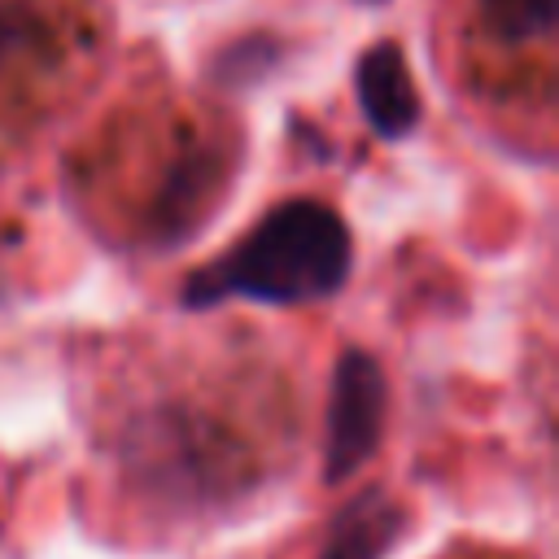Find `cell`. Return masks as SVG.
Segmentation results:
<instances>
[{"label": "cell", "mask_w": 559, "mask_h": 559, "mask_svg": "<svg viewBox=\"0 0 559 559\" xmlns=\"http://www.w3.org/2000/svg\"><path fill=\"white\" fill-rule=\"evenodd\" d=\"M349 275V231L336 210L319 201H284L271 210L253 236L231 253L188 280V306H210L223 297L249 301H319L332 297Z\"/></svg>", "instance_id": "obj_1"}, {"label": "cell", "mask_w": 559, "mask_h": 559, "mask_svg": "<svg viewBox=\"0 0 559 559\" xmlns=\"http://www.w3.org/2000/svg\"><path fill=\"white\" fill-rule=\"evenodd\" d=\"M380 424H384V376L371 354L345 349L336 362L332 411H328V480H345L376 454Z\"/></svg>", "instance_id": "obj_2"}, {"label": "cell", "mask_w": 559, "mask_h": 559, "mask_svg": "<svg viewBox=\"0 0 559 559\" xmlns=\"http://www.w3.org/2000/svg\"><path fill=\"white\" fill-rule=\"evenodd\" d=\"M358 100L380 135H406L419 118V96L397 44H376L358 61Z\"/></svg>", "instance_id": "obj_3"}, {"label": "cell", "mask_w": 559, "mask_h": 559, "mask_svg": "<svg viewBox=\"0 0 559 559\" xmlns=\"http://www.w3.org/2000/svg\"><path fill=\"white\" fill-rule=\"evenodd\" d=\"M402 524H406L402 507L389 502L380 489H367L336 511L319 559H384V550L397 542Z\"/></svg>", "instance_id": "obj_4"}, {"label": "cell", "mask_w": 559, "mask_h": 559, "mask_svg": "<svg viewBox=\"0 0 559 559\" xmlns=\"http://www.w3.org/2000/svg\"><path fill=\"white\" fill-rule=\"evenodd\" d=\"M223 188V175H218V157L214 153H192L175 166V175L166 179V188L157 192V205H153V227L166 236V240H179L188 236L201 214L214 205Z\"/></svg>", "instance_id": "obj_5"}, {"label": "cell", "mask_w": 559, "mask_h": 559, "mask_svg": "<svg viewBox=\"0 0 559 559\" xmlns=\"http://www.w3.org/2000/svg\"><path fill=\"white\" fill-rule=\"evenodd\" d=\"M476 13L485 35L511 48L550 44L559 26V0H476Z\"/></svg>", "instance_id": "obj_6"}, {"label": "cell", "mask_w": 559, "mask_h": 559, "mask_svg": "<svg viewBox=\"0 0 559 559\" xmlns=\"http://www.w3.org/2000/svg\"><path fill=\"white\" fill-rule=\"evenodd\" d=\"M31 39H35V22H31V13L17 9V4H9V0H0V70H4Z\"/></svg>", "instance_id": "obj_7"}]
</instances>
